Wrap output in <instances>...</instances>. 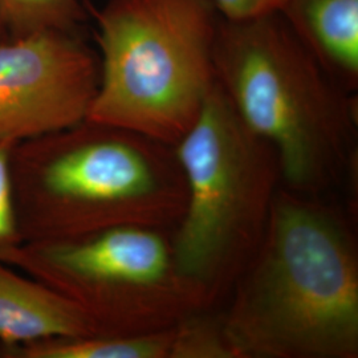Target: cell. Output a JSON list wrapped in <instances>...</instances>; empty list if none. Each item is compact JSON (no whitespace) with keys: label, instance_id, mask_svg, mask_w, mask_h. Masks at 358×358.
Returning a JSON list of instances; mask_svg holds the SVG:
<instances>
[{"label":"cell","instance_id":"obj_1","mask_svg":"<svg viewBox=\"0 0 358 358\" xmlns=\"http://www.w3.org/2000/svg\"><path fill=\"white\" fill-rule=\"evenodd\" d=\"M224 332L236 358H357L358 255L341 211L280 186L234 284Z\"/></svg>","mask_w":358,"mask_h":358},{"label":"cell","instance_id":"obj_2","mask_svg":"<svg viewBox=\"0 0 358 358\" xmlns=\"http://www.w3.org/2000/svg\"><path fill=\"white\" fill-rule=\"evenodd\" d=\"M11 171L23 243L120 226L173 230L186 207L174 146L90 120L15 143Z\"/></svg>","mask_w":358,"mask_h":358},{"label":"cell","instance_id":"obj_3","mask_svg":"<svg viewBox=\"0 0 358 358\" xmlns=\"http://www.w3.org/2000/svg\"><path fill=\"white\" fill-rule=\"evenodd\" d=\"M214 72L244 124L276 152L284 187L321 196L353 177L357 97L282 13L220 16Z\"/></svg>","mask_w":358,"mask_h":358},{"label":"cell","instance_id":"obj_4","mask_svg":"<svg viewBox=\"0 0 358 358\" xmlns=\"http://www.w3.org/2000/svg\"><path fill=\"white\" fill-rule=\"evenodd\" d=\"M97 22L100 83L87 120L174 146L215 85L211 0H109Z\"/></svg>","mask_w":358,"mask_h":358},{"label":"cell","instance_id":"obj_5","mask_svg":"<svg viewBox=\"0 0 358 358\" xmlns=\"http://www.w3.org/2000/svg\"><path fill=\"white\" fill-rule=\"evenodd\" d=\"M174 150L187 189L171 235L174 260L214 308L230 294L263 238L282 186L279 159L244 124L217 81Z\"/></svg>","mask_w":358,"mask_h":358},{"label":"cell","instance_id":"obj_6","mask_svg":"<svg viewBox=\"0 0 358 358\" xmlns=\"http://www.w3.org/2000/svg\"><path fill=\"white\" fill-rule=\"evenodd\" d=\"M0 262L72 300L100 336L159 332L213 309L205 292L179 272L169 231L159 229L120 226L22 243Z\"/></svg>","mask_w":358,"mask_h":358},{"label":"cell","instance_id":"obj_7","mask_svg":"<svg viewBox=\"0 0 358 358\" xmlns=\"http://www.w3.org/2000/svg\"><path fill=\"white\" fill-rule=\"evenodd\" d=\"M99 83V55L77 31L0 41V140L19 143L80 124Z\"/></svg>","mask_w":358,"mask_h":358},{"label":"cell","instance_id":"obj_8","mask_svg":"<svg viewBox=\"0 0 358 358\" xmlns=\"http://www.w3.org/2000/svg\"><path fill=\"white\" fill-rule=\"evenodd\" d=\"M77 336L100 334L72 300L0 262V345Z\"/></svg>","mask_w":358,"mask_h":358},{"label":"cell","instance_id":"obj_9","mask_svg":"<svg viewBox=\"0 0 358 358\" xmlns=\"http://www.w3.org/2000/svg\"><path fill=\"white\" fill-rule=\"evenodd\" d=\"M282 17L344 88H358V0H284Z\"/></svg>","mask_w":358,"mask_h":358},{"label":"cell","instance_id":"obj_10","mask_svg":"<svg viewBox=\"0 0 358 358\" xmlns=\"http://www.w3.org/2000/svg\"><path fill=\"white\" fill-rule=\"evenodd\" d=\"M174 327L134 336L51 337L23 345H0V358H169Z\"/></svg>","mask_w":358,"mask_h":358},{"label":"cell","instance_id":"obj_11","mask_svg":"<svg viewBox=\"0 0 358 358\" xmlns=\"http://www.w3.org/2000/svg\"><path fill=\"white\" fill-rule=\"evenodd\" d=\"M87 11L81 0H0V24L10 38L43 29L77 31Z\"/></svg>","mask_w":358,"mask_h":358},{"label":"cell","instance_id":"obj_12","mask_svg":"<svg viewBox=\"0 0 358 358\" xmlns=\"http://www.w3.org/2000/svg\"><path fill=\"white\" fill-rule=\"evenodd\" d=\"M169 358H236L222 313L203 310L177 324Z\"/></svg>","mask_w":358,"mask_h":358},{"label":"cell","instance_id":"obj_13","mask_svg":"<svg viewBox=\"0 0 358 358\" xmlns=\"http://www.w3.org/2000/svg\"><path fill=\"white\" fill-rule=\"evenodd\" d=\"M15 142L0 140V257L23 243L17 227L11 155Z\"/></svg>","mask_w":358,"mask_h":358},{"label":"cell","instance_id":"obj_14","mask_svg":"<svg viewBox=\"0 0 358 358\" xmlns=\"http://www.w3.org/2000/svg\"><path fill=\"white\" fill-rule=\"evenodd\" d=\"M226 20H244L266 13H278L284 0H211Z\"/></svg>","mask_w":358,"mask_h":358},{"label":"cell","instance_id":"obj_15","mask_svg":"<svg viewBox=\"0 0 358 358\" xmlns=\"http://www.w3.org/2000/svg\"><path fill=\"white\" fill-rule=\"evenodd\" d=\"M1 31H3V28H1V24H0V32H1Z\"/></svg>","mask_w":358,"mask_h":358}]
</instances>
